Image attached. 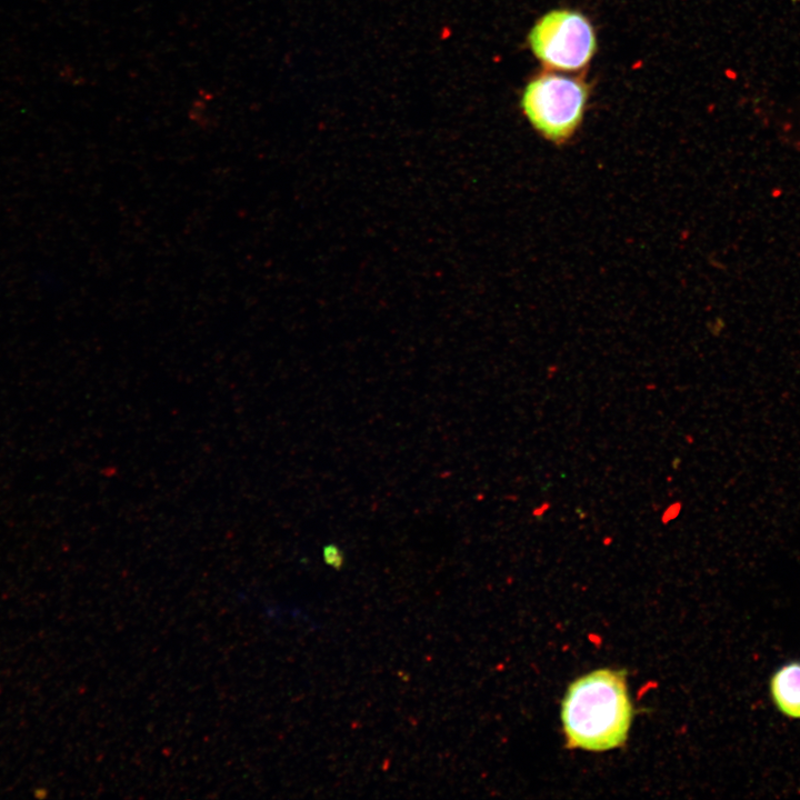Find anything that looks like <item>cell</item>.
Listing matches in <instances>:
<instances>
[{
  "mask_svg": "<svg viewBox=\"0 0 800 800\" xmlns=\"http://www.w3.org/2000/svg\"><path fill=\"white\" fill-rule=\"evenodd\" d=\"M569 748L607 751L622 746L632 721L626 673L602 668L576 679L562 700Z\"/></svg>",
  "mask_w": 800,
  "mask_h": 800,
  "instance_id": "obj_1",
  "label": "cell"
},
{
  "mask_svg": "<svg viewBox=\"0 0 800 800\" xmlns=\"http://www.w3.org/2000/svg\"><path fill=\"white\" fill-rule=\"evenodd\" d=\"M586 86L576 79L543 74L526 88L521 107L531 124L554 142L568 140L581 122Z\"/></svg>",
  "mask_w": 800,
  "mask_h": 800,
  "instance_id": "obj_2",
  "label": "cell"
},
{
  "mask_svg": "<svg viewBox=\"0 0 800 800\" xmlns=\"http://www.w3.org/2000/svg\"><path fill=\"white\" fill-rule=\"evenodd\" d=\"M529 43L537 58L559 70L582 68L596 49L590 22L581 13L569 10L543 16L530 31Z\"/></svg>",
  "mask_w": 800,
  "mask_h": 800,
  "instance_id": "obj_3",
  "label": "cell"
},
{
  "mask_svg": "<svg viewBox=\"0 0 800 800\" xmlns=\"http://www.w3.org/2000/svg\"><path fill=\"white\" fill-rule=\"evenodd\" d=\"M770 696L787 718L800 719V661L781 666L771 677Z\"/></svg>",
  "mask_w": 800,
  "mask_h": 800,
  "instance_id": "obj_4",
  "label": "cell"
},
{
  "mask_svg": "<svg viewBox=\"0 0 800 800\" xmlns=\"http://www.w3.org/2000/svg\"><path fill=\"white\" fill-rule=\"evenodd\" d=\"M321 556L324 563L334 570H340L344 564V553L334 542L326 543L322 547Z\"/></svg>",
  "mask_w": 800,
  "mask_h": 800,
  "instance_id": "obj_5",
  "label": "cell"
},
{
  "mask_svg": "<svg viewBox=\"0 0 800 800\" xmlns=\"http://www.w3.org/2000/svg\"><path fill=\"white\" fill-rule=\"evenodd\" d=\"M679 510H680V506H679V504H677V506L673 504V506H671L670 508H668L667 511H666L664 514H663L664 521H669V520L676 518Z\"/></svg>",
  "mask_w": 800,
  "mask_h": 800,
  "instance_id": "obj_6",
  "label": "cell"
}]
</instances>
